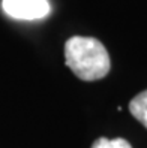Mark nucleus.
<instances>
[{"label": "nucleus", "instance_id": "1", "mask_svg": "<svg viewBox=\"0 0 147 148\" xmlns=\"http://www.w3.org/2000/svg\"><path fill=\"white\" fill-rule=\"evenodd\" d=\"M65 63L77 78L96 81L105 78L111 62L104 43L95 38L72 36L65 43Z\"/></svg>", "mask_w": 147, "mask_h": 148}, {"label": "nucleus", "instance_id": "2", "mask_svg": "<svg viewBox=\"0 0 147 148\" xmlns=\"http://www.w3.org/2000/svg\"><path fill=\"white\" fill-rule=\"evenodd\" d=\"M2 8L17 20H41L51 11L48 0H3Z\"/></svg>", "mask_w": 147, "mask_h": 148}, {"label": "nucleus", "instance_id": "4", "mask_svg": "<svg viewBox=\"0 0 147 148\" xmlns=\"http://www.w3.org/2000/svg\"><path fill=\"white\" fill-rule=\"evenodd\" d=\"M92 148H132V147L123 138H116V139L99 138L93 142Z\"/></svg>", "mask_w": 147, "mask_h": 148}, {"label": "nucleus", "instance_id": "3", "mask_svg": "<svg viewBox=\"0 0 147 148\" xmlns=\"http://www.w3.org/2000/svg\"><path fill=\"white\" fill-rule=\"evenodd\" d=\"M129 111L134 118H137V121L147 129V90L137 94L135 97L129 103Z\"/></svg>", "mask_w": 147, "mask_h": 148}]
</instances>
